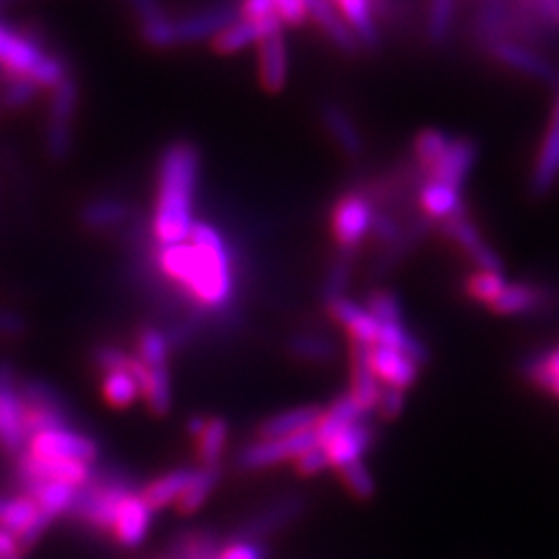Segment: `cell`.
<instances>
[{"instance_id":"cell-1","label":"cell","mask_w":559,"mask_h":559,"mask_svg":"<svg viewBox=\"0 0 559 559\" xmlns=\"http://www.w3.org/2000/svg\"><path fill=\"white\" fill-rule=\"evenodd\" d=\"M159 266L203 308L219 310L231 299V252L213 224L194 222L187 242L159 248Z\"/></svg>"},{"instance_id":"cell-2","label":"cell","mask_w":559,"mask_h":559,"mask_svg":"<svg viewBox=\"0 0 559 559\" xmlns=\"http://www.w3.org/2000/svg\"><path fill=\"white\" fill-rule=\"evenodd\" d=\"M199 166V150L187 140L168 145L162 154L154 210V236L162 248L187 242L191 229H194Z\"/></svg>"},{"instance_id":"cell-3","label":"cell","mask_w":559,"mask_h":559,"mask_svg":"<svg viewBox=\"0 0 559 559\" xmlns=\"http://www.w3.org/2000/svg\"><path fill=\"white\" fill-rule=\"evenodd\" d=\"M127 495H131V489L124 480L119 478L90 480L84 487L78 489L73 513L94 524L98 530L112 532L117 509Z\"/></svg>"},{"instance_id":"cell-4","label":"cell","mask_w":559,"mask_h":559,"mask_svg":"<svg viewBox=\"0 0 559 559\" xmlns=\"http://www.w3.org/2000/svg\"><path fill=\"white\" fill-rule=\"evenodd\" d=\"M26 441V406L20 396V378L12 364L0 361V445L20 452Z\"/></svg>"},{"instance_id":"cell-5","label":"cell","mask_w":559,"mask_h":559,"mask_svg":"<svg viewBox=\"0 0 559 559\" xmlns=\"http://www.w3.org/2000/svg\"><path fill=\"white\" fill-rule=\"evenodd\" d=\"M28 454L43 460L94 464V460L98 457V445L84 433L70 431V429H55V431H43V433L31 436Z\"/></svg>"},{"instance_id":"cell-6","label":"cell","mask_w":559,"mask_h":559,"mask_svg":"<svg viewBox=\"0 0 559 559\" xmlns=\"http://www.w3.org/2000/svg\"><path fill=\"white\" fill-rule=\"evenodd\" d=\"M78 108V86L73 80H63L55 86L49 103V121H47V150L51 159H66L70 154V145H73V133H70V124H73V115Z\"/></svg>"},{"instance_id":"cell-7","label":"cell","mask_w":559,"mask_h":559,"mask_svg":"<svg viewBox=\"0 0 559 559\" xmlns=\"http://www.w3.org/2000/svg\"><path fill=\"white\" fill-rule=\"evenodd\" d=\"M49 524L31 497H0V530L16 536L22 552L38 544Z\"/></svg>"},{"instance_id":"cell-8","label":"cell","mask_w":559,"mask_h":559,"mask_svg":"<svg viewBox=\"0 0 559 559\" xmlns=\"http://www.w3.org/2000/svg\"><path fill=\"white\" fill-rule=\"evenodd\" d=\"M314 445H320L314 431L289 436V439H259L238 454V466L245 471H259L280 462H296Z\"/></svg>"},{"instance_id":"cell-9","label":"cell","mask_w":559,"mask_h":559,"mask_svg":"<svg viewBox=\"0 0 559 559\" xmlns=\"http://www.w3.org/2000/svg\"><path fill=\"white\" fill-rule=\"evenodd\" d=\"M373 215L376 210L371 201L361 194H347L336 203L334 217H331V229H334L341 250L355 252L357 245L371 234Z\"/></svg>"},{"instance_id":"cell-10","label":"cell","mask_w":559,"mask_h":559,"mask_svg":"<svg viewBox=\"0 0 559 559\" xmlns=\"http://www.w3.org/2000/svg\"><path fill=\"white\" fill-rule=\"evenodd\" d=\"M487 55L495 61H499L501 66H509L511 70H518V73L530 75L544 84L559 86V70L555 68V63L548 57L540 55V51H536L534 47L503 40V43L489 45Z\"/></svg>"},{"instance_id":"cell-11","label":"cell","mask_w":559,"mask_h":559,"mask_svg":"<svg viewBox=\"0 0 559 559\" xmlns=\"http://www.w3.org/2000/svg\"><path fill=\"white\" fill-rule=\"evenodd\" d=\"M20 478L24 487L33 483H66L80 489L92 480V464L43 460L26 452L20 460Z\"/></svg>"},{"instance_id":"cell-12","label":"cell","mask_w":559,"mask_h":559,"mask_svg":"<svg viewBox=\"0 0 559 559\" xmlns=\"http://www.w3.org/2000/svg\"><path fill=\"white\" fill-rule=\"evenodd\" d=\"M439 229L452 238L454 242L460 245V248L471 257V261L480 269V271H487V273H501V257L489 248V245L483 240L478 226L471 222L466 215L462 217H454V219H445V222H439L436 224Z\"/></svg>"},{"instance_id":"cell-13","label":"cell","mask_w":559,"mask_h":559,"mask_svg":"<svg viewBox=\"0 0 559 559\" xmlns=\"http://www.w3.org/2000/svg\"><path fill=\"white\" fill-rule=\"evenodd\" d=\"M478 152H480V147L476 140L452 138L445 154L439 159V164L429 170V180L462 191L464 180L468 178L471 168H474V164L478 159Z\"/></svg>"},{"instance_id":"cell-14","label":"cell","mask_w":559,"mask_h":559,"mask_svg":"<svg viewBox=\"0 0 559 559\" xmlns=\"http://www.w3.org/2000/svg\"><path fill=\"white\" fill-rule=\"evenodd\" d=\"M152 515L154 511L140 492H131L121 499L112 524V532L119 544L124 548L143 546V540L147 538L152 527Z\"/></svg>"},{"instance_id":"cell-15","label":"cell","mask_w":559,"mask_h":559,"mask_svg":"<svg viewBox=\"0 0 559 559\" xmlns=\"http://www.w3.org/2000/svg\"><path fill=\"white\" fill-rule=\"evenodd\" d=\"M559 178V86H557V96L552 105V117L546 131L544 143H540L538 156L534 162L532 170V180L530 189L534 197H546L548 191L555 187Z\"/></svg>"},{"instance_id":"cell-16","label":"cell","mask_w":559,"mask_h":559,"mask_svg":"<svg viewBox=\"0 0 559 559\" xmlns=\"http://www.w3.org/2000/svg\"><path fill=\"white\" fill-rule=\"evenodd\" d=\"M557 304V292L546 285H506L499 299L489 306L497 314H538Z\"/></svg>"},{"instance_id":"cell-17","label":"cell","mask_w":559,"mask_h":559,"mask_svg":"<svg viewBox=\"0 0 559 559\" xmlns=\"http://www.w3.org/2000/svg\"><path fill=\"white\" fill-rule=\"evenodd\" d=\"M236 20H240V10L238 8H210V10H201L197 14H189L180 22L175 24V40L178 45L182 43H199L205 38H217V35L229 28Z\"/></svg>"},{"instance_id":"cell-18","label":"cell","mask_w":559,"mask_h":559,"mask_svg":"<svg viewBox=\"0 0 559 559\" xmlns=\"http://www.w3.org/2000/svg\"><path fill=\"white\" fill-rule=\"evenodd\" d=\"M376 441V431L373 427L361 419V423H355L345 427L343 431H338L334 439L326 441L322 448L329 457V466H336L343 468L347 464H355L361 462V457Z\"/></svg>"},{"instance_id":"cell-19","label":"cell","mask_w":559,"mask_h":559,"mask_svg":"<svg viewBox=\"0 0 559 559\" xmlns=\"http://www.w3.org/2000/svg\"><path fill=\"white\" fill-rule=\"evenodd\" d=\"M45 59L47 55L33 40L0 26V66H5L10 75H26L33 80Z\"/></svg>"},{"instance_id":"cell-20","label":"cell","mask_w":559,"mask_h":559,"mask_svg":"<svg viewBox=\"0 0 559 559\" xmlns=\"http://www.w3.org/2000/svg\"><path fill=\"white\" fill-rule=\"evenodd\" d=\"M371 366L382 388H394L401 392L413 388L419 376V366L415 361L394 353V349L384 345L371 347Z\"/></svg>"},{"instance_id":"cell-21","label":"cell","mask_w":559,"mask_h":559,"mask_svg":"<svg viewBox=\"0 0 559 559\" xmlns=\"http://www.w3.org/2000/svg\"><path fill=\"white\" fill-rule=\"evenodd\" d=\"M289 75V51L283 33L259 43V82L266 92L277 94L285 90Z\"/></svg>"},{"instance_id":"cell-22","label":"cell","mask_w":559,"mask_h":559,"mask_svg":"<svg viewBox=\"0 0 559 559\" xmlns=\"http://www.w3.org/2000/svg\"><path fill=\"white\" fill-rule=\"evenodd\" d=\"M275 33H283V24H280L277 16L264 22H248V20H236L229 28H224L215 38V49L219 55H234L250 45H259L261 40L271 38Z\"/></svg>"},{"instance_id":"cell-23","label":"cell","mask_w":559,"mask_h":559,"mask_svg":"<svg viewBox=\"0 0 559 559\" xmlns=\"http://www.w3.org/2000/svg\"><path fill=\"white\" fill-rule=\"evenodd\" d=\"M371 347L373 345L353 343V353H349L353 355V390H349V396L357 401L364 413H371L378 406L382 390L371 366Z\"/></svg>"},{"instance_id":"cell-24","label":"cell","mask_w":559,"mask_h":559,"mask_svg":"<svg viewBox=\"0 0 559 559\" xmlns=\"http://www.w3.org/2000/svg\"><path fill=\"white\" fill-rule=\"evenodd\" d=\"M329 312L349 336H353V343L361 345H376L378 343V331L380 324L373 320V314L366 310L364 306L349 301V299H336L329 304Z\"/></svg>"},{"instance_id":"cell-25","label":"cell","mask_w":559,"mask_h":559,"mask_svg":"<svg viewBox=\"0 0 559 559\" xmlns=\"http://www.w3.org/2000/svg\"><path fill=\"white\" fill-rule=\"evenodd\" d=\"M419 205H423L425 217L433 219L436 224L466 215L462 191L433 180H427L419 189Z\"/></svg>"},{"instance_id":"cell-26","label":"cell","mask_w":559,"mask_h":559,"mask_svg":"<svg viewBox=\"0 0 559 559\" xmlns=\"http://www.w3.org/2000/svg\"><path fill=\"white\" fill-rule=\"evenodd\" d=\"M322 413L324 411L318 406H301V408L277 413V415L269 417L266 423H261L259 436L261 439H289V436L314 431Z\"/></svg>"},{"instance_id":"cell-27","label":"cell","mask_w":559,"mask_h":559,"mask_svg":"<svg viewBox=\"0 0 559 559\" xmlns=\"http://www.w3.org/2000/svg\"><path fill=\"white\" fill-rule=\"evenodd\" d=\"M308 12L310 20L329 35L331 43L343 49L345 55H357L359 43L355 38V33L345 24L343 14L338 12L336 5L326 3V0H308Z\"/></svg>"},{"instance_id":"cell-28","label":"cell","mask_w":559,"mask_h":559,"mask_svg":"<svg viewBox=\"0 0 559 559\" xmlns=\"http://www.w3.org/2000/svg\"><path fill=\"white\" fill-rule=\"evenodd\" d=\"M26 497L35 501L43 515H47L49 520H57L59 515L73 511L78 487H70L66 483H33L26 485Z\"/></svg>"},{"instance_id":"cell-29","label":"cell","mask_w":559,"mask_h":559,"mask_svg":"<svg viewBox=\"0 0 559 559\" xmlns=\"http://www.w3.org/2000/svg\"><path fill=\"white\" fill-rule=\"evenodd\" d=\"M194 474L197 471L175 468V471H170V474L152 480L140 495H143V499L150 503L152 511L164 509V506L178 503L182 499L187 487L191 485V480H194Z\"/></svg>"},{"instance_id":"cell-30","label":"cell","mask_w":559,"mask_h":559,"mask_svg":"<svg viewBox=\"0 0 559 559\" xmlns=\"http://www.w3.org/2000/svg\"><path fill=\"white\" fill-rule=\"evenodd\" d=\"M343 14L345 24L355 33L359 47H376L378 45V24H376V8L366 0H341L336 5Z\"/></svg>"},{"instance_id":"cell-31","label":"cell","mask_w":559,"mask_h":559,"mask_svg":"<svg viewBox=\"0 0 559 559\" xmlns=\"http://www.w3.org/2000/svg\"><path fill=\"white\" fill-rule=\"evenodd\" d=\"M322 121L326 131L331 133V138L336 140L338 147L349 154V156H357L364 147V140H361V133L357 129V124L353 121V117H349L341 105H326V108L322 110Z\"/></svg>"},{"instance_id":"cell-32","label":"cell","mask_w":559,"mask_h":559,"mask_svg":"<svg viewBox=\"0 0 559 559\" xmlns=\"http://www.w3.org/2000/svg\"><path fill=\"white\" fill-rule=\"evenodd\" d=\"M376 345L390 347V349H394V353L404 355L411 361H415L417 366H425L429 361L427 345L419 341L417 336H413L404 324H382L380 331H378V343Z\"/></svg>"},{"instance_id":"cell-33","label":"cell","mask_w":559,"mask_h":559,"mask_svg":"<svg viewBox=\"0 0 559 559\" xmlns=\"http://www.w3.org/2000/svg\"><path fill=\"white\" fill-rule=\"evenodd\" d=\"M129 215H131V207L124 201L96 199L82 207L80 219L82 224L90 226V229H110V226L124 224Z\"/></svg>"},{"instance_id":"cell-34","label":"cell","mask_w":559,"mask_h":559,"mask_svg":"<svg viewBox=\"0 0 559 559\" xmlns=\"http://www.w3.org/2000/svg\"><path fill=\"white\" fill-rule=\"evenodd\" d=\"M229 439V425L222 417H210L199 436V462L201 468H219L222 454Z\"/></svg>"},{"instance_id":"cell-35","label":"cell","mask_w":559,"mask_h":559,"mask_svg":"<svg viewBox=\"0 0 559 559\" xmlns=\"http://www.w3.org/2000/svg\"><path fill=\"white\" fill-rule=\"evenodd\" d=\"M20 396L24 401L26 408H35V411H55V413H66V401L61 399V394L51 388V384L43 382V380H22L20 382Z\"/></svg>"},{"instance_id":"cell-36","label":"cell","mask_w":559,"mask_h":559,"mask_svg":"<svg viewBox=\"0 0 559 559\" xmlns=\"http://www.w3.org/2000/svg\"><path fill=\"white\" fill-rule=\"evenodd\" d=\"M219 468H199L194 474V480L187 487V492L182 499L175 503L180 509V513H194L201 506L207 501V497L215 492V487L219 483Z\"/></svg>"},{"instance_id":"cell-37","label":"cell","mask_w":559,"mask_h":559,"mask_svg":"<svg viewBox=\"0 0 559 559\" xmlns=\"http://www.w3.org/2000/svg\"><path fill=\"white\" fill-rule=\"evenodd\" d=\"M103 396L115 408H127L140 396V388L129 369L105 373L103 378Z\"/></svg>"},{"instance_id":"cell-38","label":"cell","mask_w":559,"mask_h":559,"mask_svg":"<svg viewBox=\"0 0 559 559\" xmlns=\"http://www.w3.org/2000/svg\"><path fill=\"white\" fill-rule=\"evenodd\" d=\"M450 140H452L450 135L436 129H425L415 138V162L427 173V178H429V170L439 164V159L445 154Z\"/></svg>"},{"instance_id":"cell-39","label":"cell","mask_w":559,"mask_h":559,"mask_svg":"<svg viewBox=\"0 0 559 559\" xmlns=\"http://www.w3.org/2000/svg\"><path fill=\"white\" fill-rule=\"evenodd\" d=\"M454 10L457 5L452 0H436L429 5L427 14V40L433 47H443L450 38V28L454 22Z\"/></svg>"},{"instance_id":"cell-40","label":"cell","mask_w":559,"mask_h":559,"mask_svg":"<svg viewBox=\"0 0 559 559\" xmlns=\"http://www.w3.org/2000/svg\"><path fill=\"white\" fill-rule=\"evenodd\" d=\"M168 349L170 341L159 329H143L138 338V359L145 364V369L168 366Z\"/></svg>"},{"instance_id":"cell-41","label":"cell","mask_w":559,"mask_h":559,"mask_svg":"<svg viewBox=\"0 0 559 559\" xmlns=\"http://www.w3.org/2000/svg\"><path fill=\"white\" fill-rule=\"evenodd\" d=\"M522 376L527 378L536 388L546 390V384L555 378H559V347L550 349L544 355L527 357L522 364Z\"/></svg>"},{"instance_id":"cell-42","label":"cell","mask_w":559,"mask_h":559,"mask_svg":"<svg viewBox=\"0 0 559 559\" xmlns=\"http://www.w3.org/2000/svg\"><path fill=\"white\" fill-rule=\"evenodd\" d=\"M506 285H509V283H506L503 273L478 271L466 280V294L478 304L492 306L499 299V294L506 289Z\"/></svg>"},{"instance_id":"cell-43","label":"cell","mask_w":559,"mask_h":559,"mask_svg":"<svg viewBox=\"0 0 559 559\" xmlns=\"http://www.w3.org/2000/svg\"><path fill=\"white\" fill-rule=\"evenodd\" d=\"M373 314V320L382 324H404V306L401 299L390 289H378L369 296V306H366Z\"/></svg>"},{"instance_id":"cell-44","label":"cell","mask_w":559,"mask_h":559,"mask_svg":"<svg viewBox=\"0 0 559 559\" xmlns=\"http://www.w3.org/2000/svg\"><path fill=\"white\" fill-rule=\"evenodd\" d=\"M289 347H292V355L308 361H329L336 355V343L326 336H312V334L296 336Z\"/></svg>"},{"instance_id":"cell-45","label":"cell","mask_w":559,"mask_h":559,"mask_svg":"<svg viewBox=\"0 0 559 559\" xmlns=\"http://www.w3.org/2000/svg\"><path fill=\"white\" fill-rule=\"evenodd\" d=\"M38 90H40V86L35 84L31 78L10 75L5 86H3V100H5L8 108L22 110L35 96H38Z\"/></svg>"},{"instance_id":"cell-46","label":"cell","mask_w":559,"mask_h":559,"mask_svg":"<svg viewBox=\"0 0 559 559\" xmlns=\"http://www.w3.org/2000/svg\"><path fill=\"white\" fill-rule=\"evenodd\" d=\"M341 476L345 487L349 489V495H355L357 499H371L376 492V480L371 476V471L364 466V462L347 464L341 468Z\"/></svg>"},{"instance_id":"cell-47","label":"cell","mask_w":559,"mask_h":559,"mask_svg":"<svg viewBox=\"0 0 559 559\" xmlns=\"http://www.w3.org/2000/svg\"><path fill=\"white\" fill-rule=\"evenodd\" d=\"M349 266H353V252L343 250V257L336 261L334 266H331L329 277H326V287H324L326 304L343 299V292H345L347 280H349Z\"/></svg>"},{"instance_id":"cell-48","label":"cell","mask_w":559,"mask_h":559,"mask_svg":"<svg viewBox=\"0 0 559 559\" xmlns=\"http://www.w3.org/2000/svg\"><path fill=\"white\" fill-rule=\"evenodd\" d=\"M140 35H143V40L152 47H175L178 40H175V24L168 20V16H162V20L156 22H147V24H140Z\"/></svg>"},{"instance_id":"cell-49","label":"cell","mask_w":559,"mask_h":559,"mask_svg":"<svg viewBox=\"0 0 559 559\" xmlns=\"http://www.w3.org/2000/svg\"><path fill=\"white\" fill-rule=\"evenodd\" d=\"M275 16L280 24L287 26H299L306 20H310L308 12V0H277L275 3Z\"/></svg>"},{"instance_id":"cell-50","label":"cell","mask_w":559,"mask_h":559,"mask_svg":"<svg viewBox=\"0 0 559 559\" xmlns=\"http://www.w3.org/2000/svg\"><path fill=\"white\" fill-rule=\"evenodd\" d=\"M94 361L103 373H112V371H121L129 366V355L121 353L119 347L112 345H100L94 353Z\"/></svg>"},{"instance_id":"cell-51","label":"cell","mask_w":559,"mask_h":559,"mask_svg":"<svg viewBox=\"0 0 559 559\" xmlns=\"http://www.w3.org/2000/svg\"><path fill=\"white\" fill-rule=\"evenodd\" d=\"M296 464V471L304 476H318L322 474V471L329 468V457L322 445H314L310 450H306L299 460L294 462Z\"/></svg>"},{"instance_id":"cell-52","label":"cell","mask_w":559,"mask_h":559,"mask_svg":"<svg viewBox=\"0 0 559 559\" xmlns=\"http://www.w3.org/2000/svg\"><path fill=\"white\" fill-rule=\"evenodd\" d=\"M527 8L540 24L559 33V0H524Z\"/></svg>"},{"instance_id":"cell-53","label":"cell","mask_w":559,"mask_h":559,"mask_svg":"<svg viewBox=\"0 0 559 559\" xmlns=\"http://www.w3.org/2000/svg\"><path fill=\"white\" fill-rule=\"evenodd\" d=\"M406 406V394L401 390H394V388H382L380 390V396H378V411L384 419H394L401 415V411H404Z\"/></svg>"},{"instance_id":"cell-54","label":"cell","mask_w":559,"mask_h":559,"mask_svg":"<svg viewBox=\"0 0 559 559\" xmlns=\"http://www.w3.org/2000/svg\"><path fill=\"white\" fill-rule=\"evenodd\" d=\"M371 231L380 242L388 245V248H392V245L401 238V234H404V229H401V226L396 224V219H392L390 215H384V213L373 215Z\"/></svg>"},{"instance_id":"cell-55","label":"cell","mask_w":559,"mask_h":559,"mask_svg":"<svg viewBox=\"0 0 559 559\" xmlns=\"http://www.w3.org/2000/svg\"><path fill=\"white\" fill-rule=\"evenodd\" d=\"M266 552L254 540H236V544L226 546L217 559H264Z\"/></svg>"},{"instance_id":"cell-56","label":"cell","mask_w":559,"mask_h":559,"mask_svg":"<svg viewBox=\"0 0 559 559\" xmlns=\"http://www.w3.org/2000/svg\"><path fill=\"white\" fill-rule=\"evenodd\" d=\"M240 10V20L248 22H264L275 16V0H250L238 8Z\"/></svg>"},{"instance_id":"cell-57","label":"cell","mask_w":559,"mask_h":559,"mask_svg":"<svg viewBox=\"0 0 559 559\" xmlns=\"http://www.w3.org/2000/svg\"><path fill=\"white\" fill-rule=\"evenodd\" d=\"M24 320L22 314L10 312V310H0V336H22L24 334Z\"/></svg>"},{"instance_id":"cell-58","label":"cell","mask_w":559,"mask_h":559,"mask_svg":"<svg viewBox=\"0 0 559 559\" xmlns=\"http://www.w3.org/2000/svg\"><path fill=\"white\" fill-rule=\"evenodd\" d=\"M133 12L138 14L140 24H147V22H156L166 16L164 8L159 3H152V0H140V3H133Z\"/></svg>"},{"instance_id":"cell-59","label":"cell","mask_w":559,"mask_h":559,"mask_svg":"<svg viewBox=\"0 0 559 559\" xmlns=\"http://www.w3.org/2000/svg\"><path fill=\"white\" fill-rule=\"evenodd\" d=\"M5 557H22V548H20V540H16L14 534L0 530V559Z\"/></svg>"},{"instance_id":"cell-60","label":"cell","mask_w":559,"mask_h":559,"mask_svg":"<svg viewBox=\"0 0 559 559\" xmlns=\"http://www.w3.org/2000/svg\"><path fill=\"white\" fill-rule=\"evenodd\" d=\"M205 423H207V419H205V417H199V415H197V417H191V419H189V423H187V429H189L191 433H194V436H197V439H199V436H201V431L205 429Z\"/></svg>"},{"instance_id":"cell-61","label":"cell","mask_w":559,"mask_h":559,"mask_svg":"<svg viewBox=\"0 0 559 559\" xmlns=\"http://www.w3.org/2000/svg\"><path fill=\"white\" fill-rule=\"evenodd\" d=\"M5 559H22V557H5Z\"/></svg>"}]
</instances>
